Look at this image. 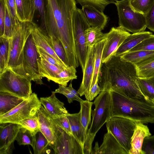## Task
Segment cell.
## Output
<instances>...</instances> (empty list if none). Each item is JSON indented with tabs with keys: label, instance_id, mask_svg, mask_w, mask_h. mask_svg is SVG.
<instances>
[{
	"label": "cell",
	"instance_id": "cell-1",
	"mask_svg": "<svg viewBox=\"0 0 154 154\" xmlns=\"http://www.w3.org/2000/svg\"><path fill=\"white\" fill-rule=\"evenodd\" d=\"M76 2L75 0H47L45 25L43 30L49 37L60 40L70 63L78 59L72 27Z\"/></svg>",
	"mask_w": 154,
	"mask_h": 154
},
{
	"label": "cell",
	"instance_id": "cell-2",
	"mask_svg": "<svg viewBox=\"0 0 154 154\" xmlns=\"http://www.w3.org/2000/svg\"><path fill=\"white\" fill-rule=\"evenodd\" d=\"M137 77L134 64L115 55L102 63L98 83L101 91L112 90L128 98L146 99L138 86Z\"/></svg>",
	"mask_w": 154,
	"mask_h": 154
},
{
	"label": "cell",
	"instance_id": "cell-3",
	"mask_svg": "<svg viewBox=\"0 0 154 154\" xmlns=\"http://www.w3.org/2000/svg\"><path fill=\"white\" fill-rule=\"evenodd\" d=\"M111 98V117L119 116L143 124L154 123V104L145 98H130L113 91Z\"/></svg>",
	"mask_w": 154,
	"mask_h": 154
},
{
	"label": "cell",
	"instance_id": "cell-4",
	"mask_svg": "<svg viewBox=\"0 0 154 154\" xmlns=\"http://www.w3.org/2000/svg\"><path fill=\"white\" fill-rule=\"evenodd\" d=\"M35 24L32 22H20L18 30L10 38L7 68L24 77L22 68L23 50L27 39L32 33Z\"/></svg>",
	"mask_w": 154,
	"mask_h": 154
},
{
	"label": "cell",
	"instance_id": "cell-5",
	"mask_svg": "<svg viewBox=\"0 0 154 154\" xmlns=\"http://www.w3.org/2000/svg\"><path fill=\"white\" fill-rule=\"evenodd\" d=\"M119 26L133 33L144 31L146 28L145 15L135 10L130 0H116Z\"/></svg>",
	"mask_w": 154,
	"mask_h": 154
},
{
	"label": "cell",
	"instance_id": "cell-6",
	"mask_svg": "<svg viewBox=\"0 0 154 154\" xmlns=\"http://www.w3.org/2000/svg\"><path fill=\"white\" fill-rule=\"evenodd\" d=\"M32 81L7 68L0 74V92L8 93L27 99L32 93Z\"/></svg>",
	"mask_w": 154,
	"mask_h": 154
},
{
	"label": "cell",
	"instance_id": "cell-7",
	"mask_svg": "<svg viewBox=\"0 0 154 154\" xmlns=\"http://www.w3.org/2000/svg\"><path fill=\"white\" fill-rule=\"evenodd\" d=\"M91 26L82 9L77 8L72 17V27L76 53L83 72L88 50L86 32Z\"/></svg>",
	"mask_w": 154,
	"mask_h": 154
},
{
	"label": "cell",
	"instance_id": "cell-8",
	"mask_svg": "<svg viewBox=\"0 0 154 154\" xmlns=\"http://www.w3.org/2000/svg\"><path fill=\"white\" fill-rule=\"evenodd\" d=\"M42 104L37 94L32 93L29 97L6 113L0 116V124H17L24 120L35 117Z\"/></svg>",
	"mask_w": 154,
	"mask_h": 154
},
{
	"label": "cell",
	"instance_id": "cell-9",
	"mask_svg": "<svg viewBox=\"0 0 154 154\" xmlns=\"http://www.w3.org/2000/svg\"><path fill=\"white\" fill-rule=\"evenodd\" d=\"M95 108L92 110V119L87 132L95 136L100 129L111 117V98L109 91L100 92L93 102Z\"/></svg>",
	"mask_w": 154,
	"mask_h": 154
},
{
	"label": "cell",
	"instance_id": "cell-10",
	"mask_svg": "<svg viewBox=\"0 0 154 154\" xmlns=\"http://www.w3.org/2000/svg\"><path fill=\"white\" fill-rule=\"evenodd\" d=\"M106 125L107 131L113 134L129 153L135 122L126 118L114 116L109 119Z\"/></svg>",
	"mask_w": 154,
	"mask_h": 154
},
{
	"label": "cell",
	"instance_id": "cell-11",
	"mask_svg": "<svg viewBox=\"0 0 154 154\" xmlns=\"http://www.w3.org/2000/svg\"><path fill=\"white\" fill-rule=\"evenodd\" d=\"M39 56L31 33L27 39L23 50L22 69L25 77L41 85L43 83L39 72L37 59Z\"/></svg>",
	"mask_w": 154,
	"mask_h": 154
},
{
	"label": "cell",
	"instance_id": "cell-12",
	"mask_svg": "<svg viewBox=\"0 0 154 154\" xmlns=\"http://www.w3.org/2000/svg\"><path fill=\"white\" fill-rule=\"evenodd\" d=\"M52 119L55 137L53 149L54 153L83 154V146L72 135L69 134L59 127Z\"/></svg>",
	"mask_w": 154,
	"mask_h": 154
},
{
	"label": "cell",
	"instance_id": "cell-13",
	"mask_svg": "<svg viewBox=\"0 0 154 154\" xmlns=\"http://www.w3.org/2000/svg\"><path fill=\"white\" fill-rule=\"evenodd\" d=\"M131 34L121 27H112L106 33V42L101 59L102 63H106L115 55L117 50L125 40Z\"/></svg>",
	"mask_w": 154,
	"mask_h": 154
},
{
	"label": "cell",
	"instance_id": "cell-14",
	"mask_svg": "<svg viewBox=\"0 0 154 154\" xmlns=\"http://www.w3.org/2000/svg\"><path fill=\"white\" fill-rule=\"evenodd\" d=\"M22 126L13 123H4L0 126V154H11L14 143Z\"/></svg>",
	"mask_w": 154,
	"mask_h": 154
},
{
	"label": "cell",
	"instance_id": "cell-15",
	"mask_svg": "<svg viewBox=\"0 0 154 154\" xmlns=\"http://www.w3.org/2000/svg\"><path fill=\"white\" fill-rule=\"evenodd\" d=\"M94 46L88 47L85 61L82 83L78 91L80 96L85 95L90 89L94 66Z\"/></svg>",
	"mask_w": 154,
	"mask_h": 154
},
{
	"label": "cell",
	"instance_id": "cell-16",
	"mask_svg": "<svg viewBox=\"0 0 154 154\" xmlns=\"http://www.w3.org/2000/svg\"><path fill=\"white\" fill-rule=\"evenodd\" d=\"M39 125V130L48 140L53 150L54 147L55 137L52 118L42 106L36 115Z\"/></svg>",
	"mask_w": 154,
	"mask_h": 154
},
{
	"label": "cell",
	"instance_id": "cell-17",
	"mask_svg": "<svg viewBox=\"0 0 154 154\" xmlns=\"http://www.w3.org/2000/svg\"><path fill=\"white\" fill-rule=\"evenodd\" d=\"M32 34L37 46L41 48L63 66L68 67L55 53L50 38L35 23Z\"/></svg>",
	"mask_w": 154,
	"mask_h": 154
},
{
	"label": "cell",
	"instance_id": "cell-18",
	"mask_svg": "<svg viewBox=\"0 0 154 154\" xmlns=\"http://www.w3.org/2000/svg\"><path fill=\"white\" fill-rule=\"evenodd\" d=\"M136 126L131 138L129 154H143L142 148L144 139L151 136L148 126L140 122H135Z\"/></svg>",
	"mask_w": 154,
	"mask_h": 154
},
{
	"label": "cell",
	"instance_id": "cell-19",
	"mask_svg": "<svg viewBox=\"0 0 154 154\" xmlns=\"http://www.w3.org/2000/svg\"><path fill=\"white\" fill-rule=\"evenodd\" d=\"M40 100L46 111L53 118L68 113L64 103L56 97L54 91H52V94L48 97L40 98Z\"/></svg>",
	"mask_w": 154,
	"mask_h": 154
},
{
	"label": "cell",
	"instance_id": "cell-20",
	"mask_svg": "<svg viewBox=\"0 0 154 154\" xmlns=\"http://www.w3.org/2000/svg\"><path fill=\"white\" fill-rule=\"evenodd\" d=\"M82 7V12L90 26L103 29L107 23V16L92 6L85 5Z\"/></svg>",
	"mask_w": 154,
	"mask_h": 154
},
{
	"label": "cell",
	"instance_id": "cell-21",
	"mask_svg": "<svg viewBox=\"0 0 154 154\" xmlns=\"http://www.w3.org/2000/svg\"><path fill=\"white\" fill-rule=\"evenodd\" d=\"M99 150L100 154H129L113 134L108 131L104 136Z\"/></svg>",
	"mask_w": 154,
	"mask_h": 154
},
{
	"label": "cell",
	"instance_id": "cell-22",
	"mask_svg": "<svg viewBox=\"0 0 154 154\" xmlns=\"http://www.w3.org/2000/svg\"><path fill=\"white\" fill-rule=\"evenodd\" d=\"M152 34V32L145 31L131 34L119 47L115 55L120 56L128 52L143 40L150 37Z\"/></svg>",
	"mask_w": 154,
	"mask_h": 154
},
{
	"label": "cell",
	"instance_id": "cell-23",
	"mask_svg": "<svg viewBox=\"0 0 154 154\" xmlns=\"http://www.w3.org/2000/svg\"><path fill=\"white\" fill-rule=\"evenodd\" d=\"M17 17L20 22H32L36 11L31 0H15Z\"/></svg>",
	"mask_w": 154,
	"mask_h": 154
},
{
	"label": "cell",
	"instance_id": "cell-24",
	"mask_svg": "<svg viewBox=\"0 0 154 154\" xmlns=\"http://www.w3.org/2000/svg\"><path fill=\"white\" fill-rule=\"evenodd\" d=\"M37 61L39 72L42 78L46 77L48 81H54L57 75L65 69L60 68L50 63L40 55Z\"/></svg>",
	"mask_w": 154,
	"mask_h": 154
},
{
	"label": "cell",
	"instance_id": "cell-25",
	"mask_svg": "<svg viewBox=\"0 0 154 154\" xmlns=\"http://www.w3.org/2000/svg\"><path fill=\"white\" fill-rule=\"evenodd\" d=\"M25 100L8 93L0 92V116L8 112Z\"/></svg>",
	"mask_w": 154,
	"mask_h": 154
},
{
	"label": "cell",
	"instance_id": "cell-26",
	"mask_svg": "<svg viewBox=\"0 0 154 154\" xmlns=\"http://www.w3.org/2000/svg\"><path fill=\"white\" fill-rule=\"evenodd\" d=\"M120 56L123 60L136 66L153 58L154 51L142 50L128 52Z\"/></svg>",
	"mask_w": 154,
	"mask_h": 154
},
{
	"label": "cell",
	"instance_id": "cell-27",
	"mask_svg": "<svg viewBox=\"0 0 154 154\" xmlns=\"http://www.w3.org/2000/svg\"><path fill=\"white\" fill-rule=\"evenodd\" d=\"M66 116L69 122L72 135L83 147L84 141L80 112L74 114L68 113Z\"/></svg>",
	"mask_w": 154,
	"mask_h": 154
},
{
	"label": "cell",
	"instance_id": "cell-28",
	"mask_svg": "<svg viewBox=\"0 0 154 154\" xmlns=\"http://www.w3.org/2000/svg\"><path fill=\"white\" fill-rule=\"evenodd\" d=\"M106 41V39L105 38L94 45V66L90 89L96 82L98 79L99 73L102 64L101 59L102 53Z\"/></svg>",
	"mask_w": 154,
	"mask_h": 154
},
{
	"label": "cell",
	"instance_id": "cell-29",
	"mask_svg": "<svg viewBox=\"0 0 154 154\" xmlns=\"http://www.w3.org/2000/svg\"><path fill=\"white\" fill-rule=\"evenodd\" d=\"M93 102L87 100L80 103L81 120L84 141H85L88 127L90 124L91 115V108Z\"/></svg>",
	"mask_w": 154,
	"mask_h": 154
},
{
	"label": "cell",
	"instance_id": "cell-30",
	"mask_svg": "<svg viewBox=\"0 0 154 154\" xmlns=\"http://www.w3.org/2000/svg\"><path fill=\"white\" fill-rule=\"evenodd\" d=\"M10 38L0 37V74L7 68L10 54Z\"/></svg>",
	"mask_w": 154,
	"mask_h": 154
},
{
	"label": "cell",
	"instance_id": "cell-31",
	"mask_svg": "<svg viewBox=\"0 0 154 154\" xmlns=\"http://www.w3.org/2000/svg\"><path fill=\"white\" fill-rule=\"evenodd\" d=\"M137 81L140 90L147 99L151 101L154 98V77H137Z\"/></svg>",
	"mask_w": 154,
	"mask_h": 154
},
{
	"label": "cell",
	"instance_id": "cell-32",
	"mask_svg": "<svg viewBox=\"0 0 154 154\" xmlns=\"http://www.w3.org/2000/svg\"><path fill=\"white\" fill-rule=\"evenodd\" d=\"M50 147H51L49 143L45 136L41 131L37 132L35 135V142L33 148L34 154H49L51 152Z\"/></svg>",
	"mask_w": 154,
	"mask_h": 154
},
{
	"label": "cell",
	"instance_id": "cell-33",
	"mask_svg": "<svg viewBox=\"0 0 154 154\" xmlns=\"http://www.w3.org/2000/svg\"><path fill=\"white\" fill-rule=\"evenodd\" d=\"M76 68L69 66L59 73L54 82L60 85L66 87L70 81L77 79Z\"/></svg>",
	"mask_w": 154,
	"mask_h": 154
},
{
	"label": "cell",
	"instance_id": "cell-34",
	"mask_svg": "<svg viewBox=\"0 0 154 154\" xmlns=\"http://www.w3.org/2000/svg\"><path fill=\"white\" fill-rule=\"evenodd\" d=\"M5 11L4 33L2 36L10 38L18 30L20 23L17 24L14 20L6 6Z\"/></svg>",
	"mask_w": 154,
	"mask_h": 154
},
{
	"label": "cell",
	"instance_id": "cell-35",
	"mask_svg": "<svg viewBox=\"0 0 154 154\" xmlns=\"http://www.w3.org/2000/svg\"><path fill=\"white\" fill-rule=\"evenodd\" d=\"M35 134L27 129L21 127L16 137V140L20 145H30L34 147Z\"/></svg>",
	"mask_w": 154,
	"mask_h": 154
},
{
	"label": "cell",
	"instance_id": "cell-36",
	"mask_svg": "<svg viewBox=\"0 0 154 154\" xmlns=\"http://www.w3.org/2000/svg\"><path fill=\"white\" fill-rule=\"evenodd\" d=\"M97 27H90L86 32L87 45L88 47L92 46L105 38L106 33Z\"/></svg>",
	"mask_w": 154,
	"mask_h": 154
},
{
	"label": "cell",
	"instance_id": "cell-37",
	"mask_svg": "<svg viewBox=\"0 0 154 154\" xmlns=\"http://www.w3.org/2000/svg\"><path fill=\"white\" fill-rule=\"evenodd\" d=\"M54 92L55 93H59L64 95L67 98L69 103H72L74 100L77 101L80 103L83 100L79 97L78 91L72 87L71 82L68 87L59 85L58 88Z\"/></svg>",
	"mask_w": 154,
	"mask_h": 154
},
{
	"label": "cell",
	"instance_id": "cell-38",
	"mask_svg": "<svg viewBox=\"0 0 154 154\" xmlns=\"http://www.w3.org/2000/svg\"><path fill=\"white\" fill-rule=\"evenodd\" d=\"M135 66L138 77L149 78L154 77V58Z\"/></svg>",
	"mask_w": 154,
	"mask_h": 154
},
{
	"label": "cell",
	"instance_id": "cell-39",
	"mask_svg": "<svg viewBox=\"0 0 154 154\" xmlns=\"http://www.w3.org/2000/svg\"><path fill=\"white\" fill-rule=\"evenodd\" d=\"M76 2L82 6L85 5L92 6L101 12L110 4H115L116 0H75Z\"/></svg>",
	"mask_w": 154,
	"mask_h": 154
},
{
	"label": "cell",
	"instance_id": "cell-40",
	"mask_svg": "<svg viewBox=\"0 0 154 154\" xmlns=\"http://www.w3.org/2000/svg\"><path fill=\"white\" fill-rule=\"evenodd\" d=\"M54 51L57 56L67 67L69 65L66 54L64 47L58 38H50Z\"/></svg>",
	"mask_w": 154,
	"mask_h": 154
},
{
	"label": "cell",
	"instance_id": "cell-41",
	"mask_svg": "<svg viewBox=\"0 0 154 154\" xmlns=\"http://www.w3.org/2000/svg\"><path fill=\"white\" fill-rule=\"evenodd\" d=\"M131 5L136 10L145 15L154 3V0H130Z\"/></svg>",
	"mask_w": 154,
	"mask_h": 154
},
{
	"label": "cell",
	"instance_id": "cell-42",
	"mask_svg": "<svg viewBox=\"0 0 154 154\" xmlns=\"http://www.w3.org/2000/svg\"><path fill=\"white\" fill-rule=\"evenodd\" d=\"M17 124L21 125L35 134L39 131V125L38 119L36 116L32 118L27 119L19 122Z\"/></svg>",
	"mask_w": 154,
	"mask_h": 154
},
{
	"label": "cell",
	"instance_id": "cell-43",
	"mask_svg": "<svg viewBox=\"0 0 154 154\" xmlns=\"http://www.w3.org/2000/svg\"><path fill=\"white\" fill-rule=\"evenodd\" d=\"M142 50L154 51V35H153L152 34L150 37L143 40L128 52Z\"/></svg>",
	"mask_w": 154,
	"mask_h": 154
},
{
	"label": "cell",
	"instance_id": "cell-44",
	"mask_svg": "<svg viewBox=\"0 0 154 154\" xmlns=\"http://www.w3.org/2000/svg\"><path fill=\"white\" fill-rule=\"evenodd\" d=\"M36 11L38 12L41 17L42 26L44 29L45 25V13L47 0H31Z\"/></svg>",
	"mask_w": 154,
	"mask_h": 154
},
{
	"label": "cell",
	"instance_id": "cell-45",
	"mask_svg": "<svg viewBox=\"0 0 154 154\" xmlns=\"http://www.w3.org/2000/svg\"><path fill=\"white\" fill-rule=\"evenodd\" d=\"M142 149L143 154H154V135L144 139Z\"/></svg>",
	"mask_w": 154,
	"mask_h": 154
},
{
	"label": "cell",
	"instance_id": "cell-46",
	"mask_svg": "<svg viewBox=\"0 0 154 154\" xmlns=\"http://www.w3.org/2000/svg\"><path fill=\"white\" fill-rule=\"evenodd\" d=\"M52 118L59 127L67 133L72 135L69 122L66 115Z\"/></svg>",
	"mask_w": 154,
	"mask_h": 154
},
{
	"label": "cell",
	"instance_id": "cell-47",
	"mask_svg": "<svg viewBox=\"0 0 154 154\" xmlns=\"http://www.w3.org/2000/svg\"><path fill=\"white\" fill-rule=\"evenodd\" d=\"M36 47L38 52L40 56L42 58L45 60L50 63L55 65L60 68L63 69L67 68L60 63L41 48L37 46Z\"/></svg>",
	"mask_w": 154,
	"mask_h": 154
},
{
	"label": "cell",
	"instance_id": "cell-48",
	"mask_svg": "<svg viewBox=\"0 0 154 154\" xmlns=\"http://www.w3.org/2000/svg\"><path fill=\"white\" fill-rule=\"evenodd\" d=\"M5 5L14 20L17 24L20 22L18 19L16 13L15 0H4Z\"/></svg>",
	"mask_w": 154,
	"mask_h": 154
},
{
	"label": "cell",
	"instance_id": "cell-49",
	"mask_svg": "<svg viewBox=\"0 0 154 154\" xmlns=\"http://www.w3.org/2000/svg\"><path fill=\"white\" fill-rule=\"evenodd\" d=\"M95 136L87 132L83 147V154H91L92 143Z\"/></svg>",
	"mask_w": 154,
	"mask_h": 154
},
{
	"label": "cell",
	"instance_id": "cell-50",
	"mask_svg": "<svg viewBox=\"0 0 154 154\" xmlns=\"http://www.w3.org/2000/svg\"><path fill=\"white\" fill-rule=\"evenodd\" d=\"M0 37H1L4 33L5 6L4 0H0Z\"/></svg>",
	"mask_w": 154,
	"mask_h": 154
},
{
	"label": "cell",
	"instance_id": "cell-51",
	"mask_svg": "<svg viewBox=\"0 0 154 154\" xmlns=\"http://www.w3.org/2000/svg\"><path fill=\"white\" fill-rule=\"evenodd\" d=\"M146 27L154 32V3L145 14Z\"/></svg>",
	"mask_w": 154,
	"mask_h": 154
},
{
	"label": "cell",
	"instance_id": "cell-52",
	"mask_svg": "<svg viewBox=\"0 0 154 154\" xmlns=\"http://www.w3.org/2000/svg\"><path fill=\"white\" fill-rule=\"evenodd\" d=\"M101 92L100 88L97 80L89 91L85 95L86 100L91 101L93 100Z\"/></svg>",
	"mask_w": 154,
	"mask_h": 154
},
{
	"label": "cell",
	"instance_id": "cell-53",
	"mask_svg": "<svg viewBox=\"0 0 154 154\" xmlns=\"http://www.w3.org/2000/svg\"><path fill=\"white\" fill-rule=\"evenodd\" d=\"M100 154L99 147L98 142H96L95 145L93 149H92L91 154Z\"/></svg>",
	"mask_w": 154,
	"mask_h": 154
},
{
	"label": "cell",
	"instance_id": "cell-54",
	"mask_svg": "<svg viewBox=\"0 0 154 154\" xmlns=\"http://www.w3.org/2000/svg\"><path fill=\"white\" fill-rule=\"evenodd\" d=\"M152 102V103L154 104V98L152 100H151Z\"/></svg>",
	"mask_w": 154,
	"mask_h": 154
},
{
	"label": "cell",
	"instance_id": "cell-55",
	"mask_svg": "<svg viewBox=\"0 0 154 154\" xmlns=\"http://www.w3.org/2000/svg\"></svg>",
	"mask_w": 154,
	"mask_h": 154
}]
</instances>
